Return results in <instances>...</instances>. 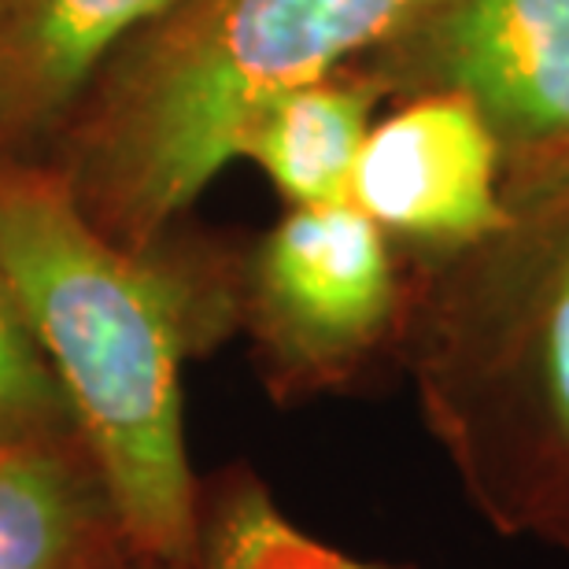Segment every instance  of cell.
Returning a JSON list of instances; mask_svg holds the SVG:
<instances>
[{
  "label": "cell",
  "mask_w": 569,
  "mask_h": 569,
  "mask_svg": "<svg viewBox=\"0 0 569 569\" xmlns=\"http://www.w3.org/2000/svg\"><path fill=\"white\" fill-rule=\"evenodd\" d=\"M0 278L60 381L144 569H189L200 477L181 370L233 315L222 278L100 230L74 186L0 167Z\"/></svg>",
  "instance_id": "1"
},
{
  "label": "cell",
  "mask_w": 569,
  "mask_h": 569,
  "mask_svg": "<svg viewBox=\"0 0 569 569\" xmlns=\"http://www.w3.org/2000/svg\"><path fill=\"white\" fill-rule=\"evenodd\" d=\"M440 0H186L116 78L82 141L78 203L111 241L152 248L248 152L281 97L326 82Z\"/></svg>",
  "instance_id": "2"
},
{
  "label": "cell",
  "mask_w": 569,
  "mask_h": 569,
  "mask_svg": "<svg viewBox=\"0 0 569 569\" xmlns=\"http://www.w3.org/2000/svg\"><path fill=\"white\" fill-rule=\"evenodd\" d=\"M422 381L473 515L548 540L569 518V222L443 296Z\"/></svg>",
  "instance_id": "3"
},
{
  "label": "cell",
  "mask_w": 569,
  "mask_h": 569,
  "mask_svg": "<svg viewBox=\"0 0 569 569\" xmlns=\"http://www.w3.org/2000/svg\"><path fill=\"white\" fill-rule=\"evenodd\" d=\"M389 233L351 200L292 208L259 248L248 315L289 392L326 389L359 370L400 326Z\"/></svg>",
  "instance_id": "4"
},
{
  "label": "cell",
  "mask_w": 569,
  "mask_h": 569,
  "mask_svg": "<svg viewBox=\"0 0 569 569\" xmlns=\"http://www.w3.org/2000/svg\"><path fill=\"white\" fill-rule=\"evenodd\" d=\"M496 127L462 93L426 97L370 127L348 200L385 233L477 248L510 230L496 189Z\"/></svg>",
  "instance_id": "5"
},
{
  "label": "cell",
  "mask_w": 569,
  "mask_h": 569,
  "mask_svg": "<svg viewBox=\"0 0 569 569\" xmlns=\"http://www.w3.org/2000/svg\"><path fill=\"white\" fill-rule=\"evenodd\" d=\"M437 52L496 130L569 141V0H451Z\"/></svg>",
  "instance_id": "6"
},
{
  "label": "cell",
  "mask_w": 569,
  "mask_h": 569,
  "mask_svg": "<svg viewBox=\"0 0 569 569\" xmlns=\"http://www.w3.org/2000/svg\"><path fill=\"white\" fill-rule=\"evenodd\" d=\"M127 551L116 499L82 432L0 448V569H100Z\"/></svg>",
  "instance_id": "7"
},
{
  "label": "cell",
  "mask_w": 569,
  "mask_h": 569,
  "mask_svg": "<svg viewBox=\"0 0 569 569\" xmlns=\"http://www.w3.org/2000/svg\"><path fill=\"white\" fill-rule=\"evenodd\" d=\"M186 0H0V138L41 130L122 38Z\"/></svg>",
  "instance_id": "8"
},
{
  "label": "cell",
  "mask_w": 569,
  "mask_h": 569,
  "mask_svg": "<svg viewBox=\"0 0 569 569\" xmlns=\"http://www.w3.org/2000/svg\"><path fill=\"white\" fill-rule=\"evenodd\" d=\"M370 133V100L359 89L315 82L281 97L248 138V159L296 208L348 200L351 174Z\"/></svg>",
  "instance_id": "9"
},
{
  "label": "cell",
  "mask_w": 569,
  "mask_h": 569,
  "mask_svg": "<svg viewBox=\"0 0 569 569\" xmlns=\"http://www.w3.org/2000/svg\"><path fill=\"white\" fill-rule=\"evenodd\" d=\"M189 569H403L356 559L303 529L263 477L230 466L200 485V529Z\"/></svg>",
  "instance_id": "10"
},
{
  "label": "cell",
  "mask_w": 569,
  "mask_h": 569,
  "mask_svg": "<svg viewBox=\"0 0 569 569\" xmlns=\"http://www.w3.org/2000/svg\"><path fill=\"white\" fill-rule=\"evenodd\" d=\"M78 429L49 359L0 278V443Z\"/></svg>",
  "instance_id": "11"
},
{
  "label": "cell",
  "mask_w": 569,
  "mask_h": 569,
  "mask_svg": "<svg viewBox=\"0 0 569 569\" xmlns=\"http://www.w3.org/2000/svg\"><path fill=\"white\" fill-rule=\"evenodd\" d=\"M543 543H548V548H555V551H562L566 555V559H569V518L562 521V526L559 529H555L551 532V537L548 540H543Z\"/></svg>",
  "instance_id": "12"
},
{
  "label": "cell",
  "mask_w": 569,
  "mask_h": 569,
  "mask_svg": "<svg viewBox=\"0 0 569 569\" xmlns=\"http://www.w3.org/2000/svg\"><path fill=\"white\" fill-rule=\"evenodd\" d=\"M100 569H144L138 559H133V555L127 551V555H119V559H111L108 566H100Z\"/></svg>",
  "instance_id": "13"
},
{
  "label": "cell",
  "mask_w": 569,
  "mask_h": 569,
  "mask_svg": "<svg viewBox=\"0 0 569 569\" xmlns=\"http://www.w3.org/2000/svg\"><path fill=\"white\" fill-rule=\"evenodd\" d=\"M0 448H4V443H0Z\"/></svg>",
  "instance_id": "14"
}]
</instances>
